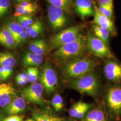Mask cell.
<instances>
[{"label": "cell", "mask_w": 121, "mask_h": 121, "mask_svg": "<svg viewBox=\"0 0 121 121\" xmlns=\"http://www.w3.org/2000/svg\"><path fill=\"white\" fill-rule=\"evenodd\" d=\"M96 65L95 61L90 58H76L65 63L62 74L65 79L70 81L94 71Z\"/></svg>", "instance_id": "cell-1"}, {"label": "cell", "mask_w": 121, "mask_h": 121, "mask_svg": "<svg viewBox=\"0 0 121 121\" xmlns=\"http://www.w3.org/2000/svg\"><path fill=\"white\" fill-rule=\"evenodd\" d=\"M70 88L80 93L96 97L101 89L99 77L94 71L69 81Z\"/></svg>", "instance_id": "cell-2"}, {"label": "cell", "mask_w": 121, "mask_h": 121, "mask_svg": "<svg viewBox=\"0 0 121 121\" xmlns=\"http://www.w3.org/2000/svg\"><path fill=\"white\" fill-rule=\"evenodd\" d=\"M86 37L81 33L77 39L58 48L53 55L61 60H69L81 56L86 50Z\"/></svg>", "instance_id": "cell-3"}, {"label": "cell", "mask_w": 121, "mask_h": 121, "mask_svg": "<svg viewBox=\"0 0 121 121\" xmlns=\"http://www.w3.org/2000/svg\"><path fill=\"white\" fill-rule=\"evenodd\" d=\"M105 103L111 117L117 119L121 116V86L115 84L109 87L105 94Z\"/></svg>", "instance_id": "cell-4"}, {"label": "cell", "mask_w": 121, "mask_h": 121, "mask_svg": "<svg viewBox=\"0 0 121 121\" xmlns=\"http://www.w3.org/2000/svg\"><path fill=\"white\" fill-rule=\"evenodd\" d=\"M84 27L83 24H79L62 30L51 38L50 42L51 46L57 49L64 44L75 40L81 34Z\"/></svg>", "instance_id": "cell-5"}, {"label": "cell", "mask_w": 121, "mask_h": 121, "mask_svg": "<svg viewBox=\"0 0 121 121\" xmlns=\"http://www.w3.org/2000/svg\"><path fill=\"white\" fill-rule=\"evenodd\" d=\"M86 49L94 56L101 59L114 58L108 45L88 32L86 36Z\"/></svg>", "instance_id": "cell-6"}, {"label": "cell", "mask_w": 121, "mask_h": 121, "mask_svg": "<svg viewBox=\"0 0 121 121\" xmlns=\"http://www.w3.org/2000/svg\"><path fill=\"white\" fill-rule=\"evenodd\" d=\"M43 88L39 82L32 83L22 91V97L27 101L42 106L44 104L43 96Z\"/></svg>", "instance_id": "cell-7"}, {"label": "cell", "mask_w": 121, "mask_h": 121, "mask_svg": "<svg viewBox=\"0 0 121 121\" xmlns=\"http://www.w3.org/2000/svg\"><path fill=\"white\" fill-rule=\"evenodd\" d=\"M104 75L107 80L115 84L121 83V63L114 58L105 60L103 68Z\"/></svg>", "instance_id": "cell-8"}, {"label": "cell", "mask_w": 121, "mask_h": 121, "mask_svg": "<svg viewBox=\"0 0 121 121\" xmlns=\"http://www.w3.org/2000/svg\"><path fill=\"white\" fill-rule=\"evenodd\" d=\"M41 84L46 92L49 94L55 90L58 79L56 73L50 65H47L44 67L40 77Z\"/></svg>", "instance_id": "cell-9"}, {"label": "cell", "mask_w": 121, "mask_h": 121, "mask_svg": "<svg viewBox=\"0 0 121 121\" xmlns=\"http://www.w3.org/2000/svg\"><path fill=\"white\" fill-rule=\"evenodd\" d=\"M65 12L60 8L50 5L48 9V17L52 28L58 30L63 27L66 22Z\"/></svg>", "instance_id": "cell-10"}, {"label": "cell", "mask_w": 121, "mask_h": 121, "mask_svg": "<svg viewBox=\"0 0 121 121\" xmlns=\"http://www.w3.org/2000/svg\"><path fill=\"white\" fill-rule=\"evenodd\" d=\"M74 10L82 19L94 16L95 10L93 2L91 0H76Z\"/></svg>", "instance_id": "cell-11"}, {"label": "cell", "mask_w": 121, "mask_h": 121, "mask_svg": "<svg viewBox=\"0 0 121 121\" xmlns=\"http://www.w3.org/2000/svg\"><path fill=\"white\" fill-rule=\"evenodd\" d=\"M94 6L95 10L93 20L94 24L108 29L111 35H115L116 34V28L112 19L107 17L99 13L95 4H94Z\"/></svg>", "instance_id": "cell-12"}, {"label": "cell", "mask_w": 121, "mask_h": 121, "mask_svg": "<svg viewBox=\"0 0 121 121\" xmlns=\"http://www.w3.org/2000/svg\"><path fill=\"white\" fill-rule=\"evenodd\" d=\"M16 92L10 83L0 84V107H5L16 97Z\"/></svg>", "instance_id": "cell-13"}, {"label": "cell", "mask_w": 121, "mask_h": 121, "mask_svg": "<svg viewBox=\"0 0 121 121\" xmlns=\"http://www.w3.org/2000/svg\"><path fill=\"white\" fill-rule=\"evenodd\" d=\"M93 106V104L92 103L78 101L70 108L69 114L73 118H83Z\"/></svg>", "instance_id": "cell-14"}, {"label": "cell", "mask_w": 121, "mask_h": 121, "mask_svg": "<svg viewBox=\"0 0 121 121\" xmlns=\"http://www.w3.org/2000/svg\"><path fill=\"white\" fill-rule=\"evenodd\" d=\"M26 107L25 99L22 97H16L8 105L4 107V111L10 115H17L23 112Z\"/></svg>", "instance_id": "cell-15"}, {"label": "cell", "mask_w": 121, "mask_h": 121, "mask_svg": "<svg viewBox=\"0 0 121 121\" xmlns=\"http://www.w3.org/2000/svg\"><path fill=\"white\" fill-rule=\"evenodd\" d=\"M82 121H107V114L102 108H91L82 118Z\"/></svg>", "instance_id": "cell-16"}, {"label": "cell", "mask_w": 121, "mask_h": 121, "mask_svg": "<svg viewBox=\"0 0 121 121\" xmlns=\"http://www.w3.org/2000/svg\"><path fill=\"white\" fill-rule=\"evenodd\" d=\"M43 61L42 55L28 52L24 55L22 59L23 64L28 67H35L41 65Z\"/></svg>", "instance_id": "cell-17"}, {"label": "cell", "mask_w": 121, "mask_h": 121, "mask_svg": "<svg viewBox=\"0 0 121 121\" xmlns=\"http://www.w3.org/2000/svg\"><path fill=\"white\" fill-rule=\"evenodd\" d=\"M0 43L8 48H13L16 44L12 35L6 26L0 29Z\"/></svg>", "instance_id": "cell-18"}, {"label": "cell", "mask_w": 121, "mask_h": 121, "mask_svg": "<svg viewBox=\"0 0 121 121\" xmlns=\"http://www.w3.org/2000/svg\"><path fill=\"white\" fill-rule=\"evenodd\" d=\"M29 49L32 53L43 55L47 51V46L43 40L39 39L31 41L29 45Z\"/></svg>", "instance_id": "cell-19"}, {"label": "cell", "mask_w": 121, "mask_h": 121, "mask_svg": "<svg viewBox=\"0 0 121 121\" xmlns=\"http://www.w3.org/2000/svg\"><path fill=\"white\" fill-rule=\"evenodd\" d=\"M33 117L35 121H64L60 117L44 110L35 111L33 114Z\"/></svg>", "instance_id": "cell-20"}, {"label": "cell", "mask_w": 121, "mask_h": 121, "mask_svg": "<svg viewBox=\"0 0 121 121\" xmlns=\"http://www.w3.org/2000/svg\"><path fill=\"white\" fill-rule=\"evenodd\" d=\"M93 35L108 45L110 32L109 30L94 24L92 26Z\"/></svg>", "instance_id": "cell-21"}, {"label": "cell", "mask_w": 121, "mask_h": 121, "mask_svg": "<svg viewBox=\"0 0 121 121\" xmlns=\"http://www.w3.org/2000/svg\"><path fill=\"white\" fill-rule=\"evenodd\" d=\"M28 36L30 38H34L38 36L43 31V25L42 22L39 20L34 22L25 30Z\"/></svg>", "instance_id": "cell-22"}, {"label": "cell", "mask_w": 121, "mask_h": 121, "mask_svg": "<svg viewBox=\"0 0 121 121\" xmlns=\"http://www.w3.org/2000/svg\"><path fill=\"white\" fill-rule=\"evenodd\" d=\"M51 5L60 8L65 13H70L73 3V0H46Z\"/></svg>", "instance_id": "cell-23"}, {"label": "cell", "mask_w": 121, "mask_h": 121, "mask_svg": "<svg viewBox=\"0 0 121 121\" xmlns=\"http://www.w3.org/2000/svg\"><path fill=\"white\" fill-rule=\"evenodd\" d=\"M16 63L14 56L9 52H0V66L13 67Z\"/></svg>", "instance_id": "cell-24"}, {"label": "cell", "mask_w": 121, "mask_h": 121, "mask_svg": "<svg viewBox=\"0 0 121 121\" xmlns=\"http://www.w3.org/2000/svg\"><path fill=\"white\" fill-rule=\"evenodd\" d=\"M14 39L16 44H18L19 35L24 30L17 22H12L6 26Z\"/></svg>", "instance_id": "cell-25"}, {"label": "cell", "mask_w": 121, "mask_h": 121, "mask_svg": "<svg viewBox=\"0 0 121 121\" xmlns=\"http://www.w3.org/2000/svg\"><path fill=\"white\" fill-rule=\"evenodd\" d=\"M28 82L31 84L37 81L39 75V70L36 67H28L26 70Z\"/></svg>", "instance_id": "cell-26"}, {"label": "cell", "mask_w": 121, "mask_h": 121, "mask_svg": "<svg viewBox=\"0 0 121 121\" xmlns=\"http://www.w3.org/2000/svg\"><path fill=\"white\" fill-rule=\"evenodd\" d=\"M99 13L109 18H112L113 14V5H99L97 6Z\"/></svg>", "instance_id": "cell-27"}, {"label": "cell", "mask_w": 121, "mask_h": 121, "mask_svg": "<svg viewBox=\"0 0 121 121\" xmlns=\"http://www.w3.org/2000/svg\"><path fill=\"white\" fill-rule=\"evenodd\" d=\"M52 105L56 111H60L63 107V99L62 96L58 94L55 95L52 100Z\"/></svg>", "instance_id": "cell-28"}, {"label": "cell", "mask_w": 121, "mask_h": 121, "mask_svg": "<svg viewBox=\"0 0 121 121\" xmlns=\"http://www.w3.org/2000/svg\"><path fill=\"white\" fill-rule=\"evenodd\" d=\"M10 4V0H0V19L8 13Z\"/></svg>", "instance_id": "cell-29"}, {"label": "cell", "mask_w": 121, "mask_h": 121, "mask_svg": "<svg viewBox=\"0 0 121 121\" xmlns=\"http://www.w3.org/2000/svg\"><path fill=\"white\" fill-rule=\"evenodd\" d=\"M13 67L0 66V74L3 79H6L12 72Z\"/></svg>", "instance_id": "cell-30"}, {"label": "cell", "mask_w": 121, "mask_h": 121, "mask_svg": "<svg viewBox=\"0 0 121 121\" xmlns=\"http://www.w3.org/2000/svg\"><path fill=\"white\" fill-rule=\"evenodd\" d=\"M24 117L23 115H11L4 119L2 121H23Z\"/></svg>", "instance_id": "cell-31"}, {"label": "cell", "mask_w": 121, "mask_h": 121, "mask_svg": "<svg viewBox=\"0 0 121 121\" xmlns=\"http://www.w3.org/2000/svg\"><path fill=\"white\" fill-rule=\"evenodd\" d=\"M25 9V8L22 7L21 5L19 4H17L15 7V11L14 13V16L17 17L23 15Z\"/></svg>", "instance_id": "cell-32"}, {"label": "cell", "mask_w": 121, "mask_h": 121, "mask_svg": "<svg viewBox=\"0 0 121 121\" xmlns=\"http://www.w3.org/2000/svg\"><path fill=\"white\" fill-rule=\"evenodd\" d=\"M17 22L19 23V24L22 26V28L25 30L29 26H28L26 22H25L24 20L22 17V16H20L17 17Z\"/></svg>", "instance_id": "cell-33"}, {"label": "cell", "mask_w": 121, "mask_h": 121, "mask_svg": "<svg viewBox=\"0 0 121 121\" xmlns=\"http://www.w3.org/2000/svg\"><path fill=\"white\" fill-rule=\"evenodd\" d=\"M22 7L24 8H36V6L35 4L31 3L29 1H22L20 4Z\"/></svg>", "instance_id": "cell-34"}, {"label": "cell", "mask_w": 121, "mask_h": 121, "mask_svg": "<svg viewBox=\"0 0 121 121\" xmlns=\"http://www.w3.org/2000/svg\"><path fill=\"white\" fill-rule=\"evenodd\" d=\"M23 19L24 20L25 22H26V23L29 26H30L31 24H32L34 22V21L32 17L30 15H21Z\"/></svg>", "instance_id": "cell-35"}, {"label": "cell", "mask_w": 121, "mask_h": 121, "mask_svg": "<svg viewBox=\"0 0 121 121\" xmlns=\"http://www.w3.org/2000/svg\"><path fill=\"white\" fill-rule=\"evenodd\" d=\"M27 37H28V35H27V33L26 32V31L25 30H23L19 35L18 44L24 42L27 39Z\"/></svg>", "instance_id": "cell-36"}, {"label": "cell", "mask_w": 121, "mask_h": 121, "mask_svg": "<svg viewBox=\"0 0 121 121\" xmlns=\"http://www.w3.org/2000/svg\"><path fill=\"white\" fill-rule=\"evenodd\" d=\"M98 5H108L113 4V0H96Z\"/></svg>", "instance_id": "cell-37"}, {"label": "cell", "mask_w": 121, "mask_h": 121, "mask_svg": "<svg viewBox=\"0 0 121 121\" xmlns=\"http://www.w3.org/2000/svg\"><path fill=\"white\" fill-rule=\"evenodd\" d=\"M36 8H26L25 9L23 15H30L31 13L34 12Z\"/></svg>", "instance_id": "cell-38"}, {"label": "cell", "mask_w": 121, "mask_h": 121, "mask_svg": "<svg viewBox=\"0 0 121 121\" xmlns=\"http://www.w3.org/2000/svg\"><path fill=\"white\" fill-rule=\"evenodd\" d=\"M27 78V74L26 73H19L16 78V79H25Z\"/></svg>", "instance_id": "cell-39"}, {"label": "cell", "mask_w": 121, "mask_h": 121, "mask_svg": "<svg viewBox=\"0 0 121 121\" xmlns=\"http://www.w3.org/2000/svg\"><path fill=\"white\" fill-rule=\"evenodd\" d=\"M16 81L18 85L20 86H23L26 84V82H28L27 78H26L25 79L21 80V79H16Z\"/></svg>", "instance_id": "cell-40"}, {"label": "cell", "mask_w": 121, "mask_h": 121, "mask_svg": "<svg viewBox=\"0 0 121 121\" xmlns=\"http://www.w3.org/2000/svg\"><path fill=\"white\" fill-rule=\"evenodd\" d=\"M25 121H35V120L33 119H31V118H29V119H28L27 120H26Z\"/></svg>", "instance_id": "cell-41"}, {"label": "cell", "mask_w": 121, "mask_h": 121, "mask_svg": "<svg viewBox=\"0 0 121 121\" xmlns=\"http://www.w3.org/2000/svg\"><path fill=\"white\" fill-rule=\"evenodd\" d=\"M64 121H77L75 120H73V119H68L66 120H64Z\"/></svg>", "instance_id": "cell-42"}, {"label": "cell", "mask_w": 121, "mask_h": 121, "mask_svg": "<svg viewBox=\"0 0 121 121\" xmlns=\"http://www.w3.org/2000/svg\"><path fill=\"white\" fill-rule=\"evenodd\" d=\"M17 0L18 1H25V0Z\"/></svg>", "instance_id": "cell-43"}, {"label": "cell", "mask_w": 121, "mask_h": 121, "mask_svg": "<svg viewBox=\"0 0 121 121\" xmlns=\"http://www.w3.org/2000/svg\"></svg>", "instance_id": "cell-44"}]
</instances>
